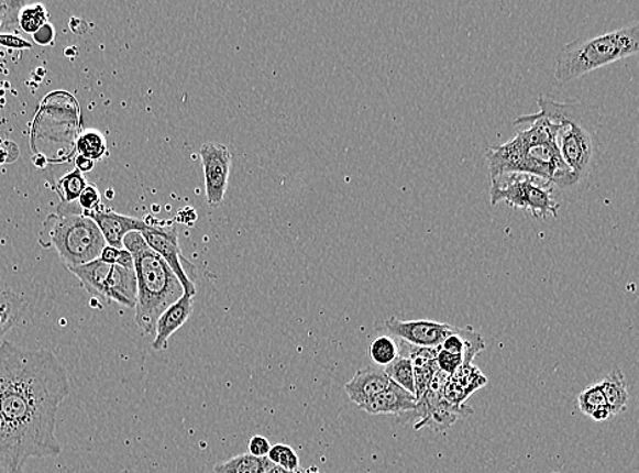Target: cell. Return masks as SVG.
<instances>
[{
  "mask_svg": "<svg viewBox=\"0 0 639 473\" xmlns=\"http://www.w3.org/2000/svg\"><path fill=\"white\" fill-rule=\"evenodd\" d=\"M70 393L53 351L0 343V470L24 473L31 459L60 455L56 416Z\"/></svg>",
  "mask_w": 639,
  "mask_h": 473,
  "instance_id": "6da1fadb",
  "label": "cell"
},
{
  "mask_svg": "<svg viewBox=\"0 0 639 473\" xmlns=\"http://www.w3.org/2000/svg\"><path fill=\"white\" fill-rule=\"evenodd\" d=\"M515 123H530V127L518 131L515 139L505 144L489 147L486 158L491 178L524 174L562 189L574 186L572 174L558 151L552 123L539 112L518 118Z\"/></svg>",
  "mask_w": 639,
  "mask_h": 473,
  "instance_id": "7a4b0ae2",
  "label": "cell"
},
{
  "mask_svg": "<svg viewBox=\"0 0 639 473\" xmlns=\"http://www.w3.org/2000/svg\"><path fill=\"white\" fill-rule=\"evenodd\" d=\"M538 106L540 116L552 123L558 151L575 186L595 168L601 147L598 111L584 101H557L547 96L539 97Z\"/></svg>",
  "mask_w": 639,
  "mask_h": 473,
  "instance_id": "3957f363",
  "label": "cell"
},
{
  "mask_svg": "<svg viewBox=\"0 0 639 473\" xmlns=\"http://www.w3.org/2000/svg\"><path fill=\"white\" fill-rule=\"evenodd\" d=\"M123 249L134 260L135 321L144 333L154 334L159 316L185 295V289L167 262L147 246L140 232L128 233L123 239Z\"/></svg>",
  "mask_w": 639,
  "mask_h": 473,
  "instance_id": "277c9868",
  "label": "cell"
},
{
  "mask_svg": "<svg viewBox=\"0 0 639 473\" xmlns=\"http://www.w3.org/2000/svg\"><path fill=\"white\" fill-rule=\"evenodd\" d=\"M639 24L620 28L590 38H579L564 45L557 56L555 78L570 82L598 68L638 54Z\"/></svg>",
  "mask_w": 639,
  "mask_h": 473,
  "instance_id": "5b68a950",
  "label": "cell"
},
{
  "mask_svg": "<svg viewBox=\"0 0 639 473\" xmlns=\"http://www.w3.org/2000/svg\"><path fill=\"white\" fill-rule=\"evenodd\" d=\"M40 243L54 246L67 267L89 264L99 260L107 248L96 222L84 215L77 202L62 204L55 215L44 222Z\"/></svg>",
  "mask_w": 639,
  "mask_h": 473,
  "instance_id": "8992f818",
  "label": "cell"
},
{
  "mask_svg": "<svg viewBox=\"0 0 639 473\" xmlns=\"http://www.w3.org/2000/svg\"><path fill=\"white\" fill-rule=\"evenodd\" d=\"M553 185L536 176L510 174L493 179L491 204H509L510 207L528 210L535 219L557 218L561 205L552 196Z\"/></svg>",
  "mask_w": 639,
  "mask_h": 473,
  "instance_id": "52a82bcc",
  "label": "cell"
},
{
  "mask_svg": "<svg viewBox=\"0 0 639 473\" xmlns=\"http://www.w3.org/2000/svg\"><path fill=\"white\" fill-rule=\"evenodd\" d=\"M449 375L438 369L433 375L430 386H428L425 396L418 400L416 408L399 416L401 424H409L410 420H418L415 429H431L437 432H443L450 429L456 420L470 418L473 409L466 404L449 403L443 396L444 386H447Z\"/></svg>",
  "mask_w": 639,
  "mask_h": 473,
  "instance_id": "ba28073f",
  "label": "cell"
},
{
  "mask_svg": "<svg viewBox=\"0 0 639 473\" xmlns=\"http://www.w3.org/2000/svg\"><path fill=\"white\" fill-rule=\"evenodd\" d=\"M140 233L142 238L145 239L147 246L167 262V265L173 270L175 276L178 277L183 289H185V294L196 298V284H194L190 275H188L185 270L187 261L183 258L179 246L178 230H176L174 222L146 220L145 226L142 227Z\"/></svg>",
  "mask_w": 639,
  "mask_h": 473,
  "instance_id": "9c48e42d",
  "label": "cell"
},
{
  "mask_svg": "<svg viewBox=\"0 0 639 473\" xmlns=\"http://www.w3.org/2000/svg\"><path fill=\"white\" fill-rule=\"evenodd\" d=\"M203 164L205 189L210 207L224 201L231 174V152L225 145L205 142L199 151Z\"/></svg>",
  "mask_w": 639,
  "mask_h": 473,
  "instance_id": "30bf717a",
  "label": "cell"
},
{
  "mask_svg": "<svg viewBox=\"0 0 639 473\" xmlns=\"http://www.w3.org/2000/svg\"><path fill=\"white\" fill-rule=\"evenodd\" d=\"M387 332L404 343L420 348H438L455 329L452 324L436 321H401L396 317L385 322Z\"/></svg>",
  "mask_w": 639,
  "mask_h": 473,
  "instance_id": "8fae6325",
  "label": "cell"
},
{
  "mask_svg": "<svg viewBox=\"0 0 639 473\" xmlns=\"http://www.w3.org/2000/svg\"><path fill=\"white\" fill-rule=\"evenodd\" d=\"M192 311L194 296L187 294L170 305L159 316L156 328H154L153 350L158 352L168 350L169 339L190 319Z\"/></svg>",
  "mask_w": 639,
  "mask_h": 473,
  "instance_id": "7c38bea8",
  "label": "cell"
},
{
  "mask_svg": "<svg viewBox=\"0 0 639 473\" xmlns=\"http://www.w3.org/2000/svg\"><path fill=\"white\" fill-rule=\"evenodd\" d=\"M99 227L102 237L106 239L107 246L122 250L123 239L130 232H140L145 226L146 220L130 218V216L119 215L113 210H96V212L87 213Z\"/></svg>",
  "mask_w": 639,
  "mask_h": 473,
  "instance_id": "4fadbf2b",
  "label": "cell"
},
{
  "mask_svg": "<svg viewBox=\"0 0 639 473\" xmlns=\"http://www.w3.org/2000/svg\"><path fill=\"white\" fill-rule=\"evenodd\" d=\"M390 384L392 380L387 377L384 369L365 367L359 370L353 378L346 382L345 392L351 402L361 408L371 398L387 389Z\"/></svg>",
  "mask_w": 639,
  "mask_h": 473,
  "instance_id": "5bb4252c",
  "label": "cell"
},
{
  "mask_svg": "<svg viewBox=\"0 0 639 473\" xmlns=\"http://www.w3.org/2000/svg\"><path fill=\"white\" fill-rule=\"evenodd\" d=\"M416 404H418V400H416L412 393L405 391L404 387L392 382L387 389L371 398L361 408L370 415L401 416L405 413H409V410H414Z\"/></svg>",
  "mask_w": 639,
  "mask_h": 473,
  "instance_id": "9a60e30c",
  "label": "cell"
},
{
  "mask_svg": "<svg viewBox=\"0 0 639 473\" xmlns=\"http://www.w3.org/2000/svg\"><path fill=\"white\" fill-rule=\"evenodd\" d=\"M487 385V378L484 377L481 370L473 364H462L453 375H450L447 386H444L443 396L449 403L460 406L465 404L466 398L483 386Z\"/></svg>",
  "mask_w": 639,
  "mask_h": 473,
  "instance_id": "2e32d148",
  "label": "cell"
},
{
  "mask_svg": "<svg viewBox=\"0 0 639 473\" xmlns=\"http://www.w3.org/2000/svg\"><path fill=\"white\" fill-rule=\"evenodd\" d=\"M407 344V343H405ZM405 353L410 359L414 367L415 377V397L420 400L430 386L433 375L438 372L437 366V348H420L405 345Z\"/></svg>",
  "mask_w": 639,
  "mask_h": 473,
  "instance_id": "e0dca14e",
  "label": "cell"
},
{
  "mask_svg": "<svg viewBox=\"0 0 639 473\" xmlns=\"http://www.w3.org/2000/svg\"><path fill=\"white\" fill-rule=\"evenodd\" d=\"M438 348L453 353V355L464 358V364H472L473 359L483 350H486V341H484L481 333L471 327L465 329L455 328Z\"/></svg>",
  "mask_w": 639,
  "mask_h": 473,
  "instance_id": "ac0fdd59",
  "label": "cell"
},
{
  "mask_svg": "<svg viewBox=\"0 0 639 473\" xmlns=\"http://www.w3.org/2000/svg\"><path fill=\"white\" fill-rule=\"evenodd\" d=\"M111 264H106L100 258L89 264L68 267L79 278L88 294L100 301H106V284L110 276Z\"/></svg>",
  "mask_w": 639,
  "mask_h": 473,
  "instance_id": "d6986e66",
  "label": "cell"
},
{
  "mask_svg": "<svg viewBox=\"0 0 639 473\" xmlns=\"http://www.w3.org/2000/svg\"><path fill=\"white\" fill-rule=\"evenodd\" d=\"M598 385H601L603 396L606 398L607 406L614 418L624 413L630 400L625 374L620 370H614Z\"/></svg>",
  "mask_w": 639,
  "mask_h": 473,
  "instance_id": "ffe728a7",
  "label": "cell"
},
{
  "mask_svg": "<svg viewBox=\"0 0 639 473\" xmlns=\"http://www.w3.org/2000/svg\"><path fill=\"white\" fill-rule=\"evenodd\" d=\"M25 311L26 300L24 296L10 289L0 293V343L10 330L21 322Z\"/></svg>",
  "mask_w": 639,
  "mask_h": 473,
  "instance_id": "44dd1931",
  "label": "cell"
},
{
  "mask_svg": "<svg viewBox=\"0 0 639 473\" xmlns=\"http://www.w3.org/2000/svg\"><path fill=\"white\" fill-rule=\"evenodd\" d=\"M272 465L267 458L258 459L250 453H243L220 461L214 465L213 473H265Z\"/></svg>",
  "mask_w": 639,
  "mask_h": 473,
  "instance_id": "7402d4cb",
  "label": "cell"
},
{
  "mask_svg": "<svg viewBox=\"0 0 639 473\" xmlns=\"http://www.w3.org/2000/svg\"><path fill=\"white\" fill-rule=\"evenodd\" d=\"M385 373L387 377L395 382L398 386L404 387L405 391L415 395V377L414 367L407 353L399 351V355L393 361L389 366H386Z\"/></svg>",
  "mask_w": 639,
  "mask_h": 473,
  "instance_id": "603a6c76",
  "label": "cell"
},
{
  "mask_svg": "<svg viewBox=\"0 0 639 473\" xmlns=\"http://www.w3.org/2000/svg\"><path fill=\"white\" fill-rule=\"evenodd\" d=\"M87 179H85L81 170L73 169L71 173L63 175L62 178L56 182L55 189L59 193L62 204H74L78 201L79 196L82 191L87 189Z\"/></svg>",
  "mask_w": 639,
  "mask_h": 473,
  "instance_id": "cb8c5ba5",
  "label": "cell"
},
{
  "mask_svg": "<svg viewBox=\"0 0 639 473\" xmlns=\"http://www.w3.org/2000/svg\"><path fill=\"white\" fill-rule=\"evenodd\" d=\"M79 156L97 162L107 155L108 146L106 136L99 130H85L77 140Z\"/></svg>",
  "mask_w": 639,
  "mask_h": 473,
  "instance_id": "d4e9b609",
  "label": "cell"
},
{
  "mask_svg": "<svg viewBox=\"0 0 639 473\" xmlns=\"http://www.w3.org/2000/svg\"><path fill=\"white\" fill-rule=\"evenodd\" d=\"M368 353L376 366L386 367L399 355V346L392 336H379L371 343Z\"/></svg>",
  "mask_w": 639,
  "mask_h": 473,
  "instance_id": "484cf974",
  "label": "cell"
},
{
  "mask_svg": "<svg viewBox=\"0 0 639 473\" xmlns=\"http://www.w3.org/2000/svg\"><path fill=\"white\" fill-rule=\"evenodd\" d=\"M47 22L48 13L43 4L26 6L20 11L19 25L22 32L34 34Z\"/></svg>",
  "mask_w": 639,
  "mask_h": 473,
  "instance_id": "4316f807",
  "label": "cell"
},
{
  "mask_svg": "<svg viewBox=\"0 0 639 473\" xmlns=\"http://www.w3.org/2000/svg\"><path fill=\"white\" fill-rule=\"evenodd\" d=\"M267 460H269L272 464L279 466V469L289 472H296L300 466L299 455L295 452L293 447H289V444H272L271 452L267 454Z\"/></svg>",
  "mask_w": 639,
  "mask_h": 473,
  "instance_id": "83f0119b",
  "label": "cell"
},
{
  "mask_svg": "<svg viewBox=\"0 0 639 473\" xmlns=\"http://www.w3.org/2000/svg\"><path fill=\"white\" fill-rule=\"evenodd\" d=\"M579 407L581 413L590 416V418L596 413V410L607 407L606 398L603 396L601 385H592L584 392H581L579 396Z\"/></svg>",
  "mask_w": 639,
  "mask_h": 473,
  "instance_id": "f1b7e54d",
  "label": "cell"
},
{
  "mask_svg": "<svg viewBox=\"0 0 639 473\" xmlns=\"http://www.w3.org/2000/svg\"><path fill=\"white\" fill-rule=\"evenodd\" d=\"M437 366L442 373L453 375L456 370H459L462 364H464V358L460 355H453V353L441 350L437 348Z\"/></svg>",
  "mask_w": 639,
  "mask_h": 473,
  "instance_id": "f546056e",
  "label": "cell"
},
{
  "mask_svg": "<svg viewBox=\"0 0 639 473\" xmlns=\"http://www.w3.org/2000/svg\"><path fill=\"white\" fill-rule=\"evenodd\" d=\"M77 204L84 210V215L96 212L101 208V196L96 185H88L79 196Z\"/></svg>",
  "mask_w": 639,
  "mask_h": 473,
  "instance_id": "4dcf8cb0",
  "label": "cell"
},
{
  "mask_svg": "<svg viewBox=\"0 0 639 473\" xmlns=\"http://www.w3.org/2000/svg\"><path fill=\"white\" fill-rule=\"evenodd\" d=\"M5 10L2 20V24H0V31H15L19 30V16L20 11L22 9V3L10 2L4 3Z\"/></svg>",
  "mask_w": 639,
  "mask_h": 473,
  "instance_id": "1f68e13d",
  "label": "cell"
},
{
  "mask_svg": "<svg viewBox=\"0 0 639 473\" xmlns=\"http://www.w3.org/2000/svg\"><path fill=\"white\" fill-rule=\"evenodd\" d=\"M272 449V443L267 438L262 436L251 437L249 442V453L254 455V458L265 459L269 454Z\"/></svg>",
  "mask_w": 639,
  "mask_h": 473,
  "instance_id": "d6a6232c",
  "label": "cell"
},
{
  "mask_svg": "<svg viewBox=\"0 0 639 473\" xmlns=\"http://www.w3.org/2000/svg\"><path fill=\"white\" fill-rule=\"evenodd\" d=\"M0 45H3L5 48H13V50H31L33 44L26 42V40L16 36V34H9V33H0Z\"/></svg>",
  "mask_w": 639,
  "mask_h": 473,
  "instance_id": "836d02e7",
  "label": "cell"
},
{
  "mask_svg": "<svg viewBox=\"0 0 639 473\" xmlns=\"http://www.w3.org/2000/svg\"><path fill=\"white\" fill-rule=\"evenodd\" d=\"M19 156V146L13 141H4L0 144V165L13 163Z\"/></svg>",
  "mask_w": 639,
  "mask_h": 473,
  "instance_id": "e575fe53",
  "label": "cell"
},
{
  "mask_svg": "<svg viewBox=\"0 0 639 473\" xmlns=\"http://www.w3.org/2000/svg\"><path fill=\"white\" fill-rule=\"evenodd\" d=\"M55 38V30L54 26L47 22L44 26L40 28V30L33 34L34 43L40 45H49L54 42Z\"/></svg>",
  "mask_w": 639,
  "mask_h": 473,
  "instance_id": "d590c367",
  "label": "cell"
},
{
  "mask_svg": "<svg viewBox=\"0 0 639 473\" xmlns=\"http://www.w3.org/2000/svg\"><path fill=\"white\" fill-rule=\"evenodd\" d=\"M118 255H119L118 249L107 246L104 250H102L101 255H100V260L102 262H106V264L112 265V264H117Z\"/></svg>",
  "mask_w": 639,
  "mask_h": 473,
  "instance_id": "8d00e7d4",
  "label": "cell"
},
{
  "mask_svg": "<svg viewBox=\"0 0 639 473\" xmlns=\"http://www.w3.org/2000/svg\"><path fill=\"white\" fill-rule=\"evenodd\" d=\"M117 265H121L124 267H134L133 255H131L125 249L119 250Z\"/></svg>",
  "mask_w": 639,
  "mask_h": 473,
  "instance_id": "74e56055",
  "label": "cell"
},
{
  "mask_svg": "<svg viewBox=\"0 0 639 473\" xmlns=\"http://www.w3.org/2000/svg\"><path fill=\"white\" fill-rule=\"evenodd\" d=\"M76 165L77 169L81 170L82 174L90 173V170L95 168V162H91V160L84 156L77 157Z\"/></svg>",
  "mask_w": 639,
  "mask_h": 473,
  "instance_id": "f35d334b",
  "label": "cell"
},
{
  "mask_svg": "<svg viewBox=\"0 0 639 473\" xmlns=\"http://www.w3.org/2000/svg\"><path fill=\"white\" fill-rule=\"evenodd\" d=\"M265 473H296V472L285 471L283 469H279V466L273 464L271 469L267 470Z\"/></svg>",
  "mask_w": 639,
  "mask_h": 473,
  "instance_id": "ab89813d",
  "label": "cell"
},
{
  "mask_svg": "<svg viewBox=\"0 0 639 473\" xmlns=\"http://www.w3.org/2000/svg\"><path fill=\"white\" fill-rule=\"evenodd\" d=\"M107 196H108V197H107L108 199H112V198H113V191H112V193H111V191H108V193H107Z\"/></svg>",
  "mask_w": 639,
  "mask_h": 473,
  "instance_id": "60d3db41",
  "label": "cell"
}]
</instances>
